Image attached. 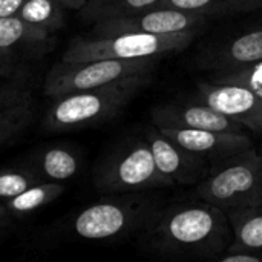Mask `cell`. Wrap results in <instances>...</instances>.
Segmentation results:
<instances>
[{"label":"cell","instance_id":"12","mask_svg":"<svg viewBox=\"0 0 262 262\" xmlns=\"http://www.w3.org/2000/svg\"><path fill=\"white\" fill-rule=\"evenodd\" d=\"M170 140L181 144L184 149L204 158L210 164L233 157L253 147L249 134L220 132L207 129H186V127H160Z\"/></svg>","mask_w":262,"mask_h":262},{"label":"cell","instance_id":"16","mask_svg":"<svg viewBox=\"0 0 262 262\" xmlns=\"http://www.w3.org/2000/svg\"><path fill=\"white\" fill-rule=\"evenodd\" d=\"M64 187L58 183H37L21 192L20 195L6 201V209L12 213H29L52 203L58 195H61Z\"/></svg>","mask_w":262,"mask_h":262},{"label":"cell","instance_id":"22","mask_svg":"<svg viewBox=\"0 0 262 262\" xmlns=\"http://www.w3.org/2000/svg\"><path fill=\"white\" fill-rule=\"evenodd\" d=\"M37 183H40L38 178L29 172L2 170L0 172V200L8 201Z\"/></svg>","mask_w":262,"mask_h":262},{"label":"cell","instance_id":"27","mask_svg":"<svg viewBox=\"0 0 262 262\" xmlns=\"http://www.w3.org/2000/svg\"><path fill=\"white\" fill-rule=\"evenodd\" d=\"M57 2H58V3H61V5L71 6V8H80V6L88 5L91 0H57Z\"/></svg>","mask_w":262,"mask_h":262},{"label":"cell","instance_id":"21","mask_svg":"<svg viewBox=\"0 0 262 262\" xmlns=\"http://www.w3.org/2000/svg\"><path fill=\"white\" fill-rule=\"evenodd\" d=\"M17 15L28 23L48 29L58 23L60 9L57 6V0H26Z\"/></svg>","mask_w":262,"mask_h":262},{"label":"cell","instance_id":"18","mask_svg":"<svg viewBox=\"0 0 262 262\" xmlns=\"http://www.w3.org/2000/svg\"><path fill=\"white\" fill-rule=\"evenodd\" d=\"M46 35V28L28 23L18 15L0 17V49H8L18 43L21 38L43 40Z\"/></svg>","mask_w":262,"mask_h":262},{"label":"cell","instance_id":"15","mask_svg":"<svg viewBox=\"0 0 262 262\" xmlns=\"http://www.w3.org/2000/svg\"><path fill=\"white\" fill-rule=\"evenodd\" d=\"M226 213L232 224L233 243L244 247L262 249V204L229 210Z\"/></svg>","mask_w":262,"mask_h":262},{"label":"cell","instance_id":"5","mask_svg":"<svg viewBox=\"0 0 262 262\" xmlns=\"http://www.w3.org/2000/svg\"><path fill=\"white\" fill-rule=\"evenodd\" d=\"M160 210L155 198L129 195L89 206L75 218L74 229L80 238L91 241L117 238L132 232H144Z\"/></svg>","mask_w":262,"mask_h":262},{"label":"cell","instance_id":"4","mask_svg":"<svg viewBox=\"0 0 262 262\" xmlns=\"http://www.w3.org/2000/svg\"><path fill=\"white\" fill-rule=\"evenodd\" d=\"M201 29L173 34H118L109 37L77 38L64 51L61 61L81 63L94 60H129L164 57L186 49Z\"/></svg>","mask_w":262,"mask_h":262},{"label":"cell","instance_id":"24","mask_svg":"<svg viewBox=\"0 0 262 262\" xmlns=\"http://www.w3.org/2000/svg\"><path fill=\"white\" fill-rule=\"evenodd\" d=\"M215 261L218 262H262V249L244 247L232 241L229 249L221 253Z\"/></svg>","mask_w":262,"mask_h":262},{"label":"cell","instance_id":"26","mask_svg":"<svg viewBox=\"0 0 262 262\" xmlns=\"http://www.w3.org/2000/svg\"><path fill=\"white\" fill-rule=\"evenodd\" d=\"M26 0H0V17L15 15Z\"/></svg>","mask_w":262,"mask_h":262},{"label":"cell","instance_id":"19","mask_svg":"<svg viewBox=\"0 0 262 262\" xmlns=\"http://www.w3.org/2000/svg\"><path fill=\"white\" fill-rule=\"evenodd\" d=\"M207 80L215 83H230V84L244 86L262 98V60L236 69L213 71L207 77Z\"/></svg>","mask_w":262,"mask_h":262},{"label":"cell","instance_id":"1","mask_svg":"<svg viewBox=\"0 0 262 262\" xmlns=\"http://www.w3.org/2000/svg\"><path fill=\"white\" fill-rule=\"evenodd\" d=\"M232 241L233 230L227 213L200 198L161 209L141 232L143 247L167 259L215 261Z\"/></svg>","mask_w":262,"mask_h":262},{"label":"cell","instance_id":"11","mask_svg":"<svg viewBox=\"0 0 262 262\" xmlns=\"http://www.w3.org/2000/svg\"><path fill=\"white\" fill-rule=\"evenodd\" d=\"M152 124L157 127H186L247 134V129L241 124L200 100L193 103L167 101L155 106L152 109Z\"/></svg>","mask_w":262,"mask_h":262},{"label":"cell","instance_id":"10","mask_svg":"<svg viewBox=\"0 0 262 262\" xmlns=\"http://www.w3.org/2000/svg\"><path fill=\"white\" fill-rule=\"evenodd\" d=\"M146 141L150 146L157 167L163 177L175 184H198L210 172V163L170 140L160 127L146 129Z\"/></svg>","mask_w":262,"mask_h":262},{"label":"cell","instance_id":"17","mask_svg":"<svg viewBox=\"0 0 262 262\" xmlns=\"http://www.w3.org/2000/svg\"><path fill=\"white\" fill-rule=\"evenodd\" d=\"M161 0H91L88 3V15L97 21L118 18L155 8Z\"/></svg>","mask_w":262,"mask_h":262},{"label":"cell","instance_id":"23","mask_svg":"<svg viewBox=\"0 0 262 262\" xmlns=\"http://www.w3.org/2000/svg\"><path fill=\"white\" fill-rule=\"evenodd\" d=\"M28 115H29V111L26 104L0 117V144L11 140L25 127Z\"/></svg>","mask_w":262,"mask_h":262},{"label":"cell","instance_id":"9","mask_svg":"<svg viewBox=\"0 0 262 262\" xmlns=\"http://www.w3.org/2000/svg\"><path fill=\"white\" fill-rule=\"evenodd\" d=\"M195 98L227 115L244 129L262 135V98L247 88L203 80L196 83Z\"/></svg>","mask_w":262,"mask_h":262},{"label":"cell","instance_id":"7","mask_svg":"<svg viewBox=\"0 0 262 262\" xmlns=\"http://www.w3.org/2000/svg\"><path fill=\"white\" fill-rule=\"evenodd\" d=\"M97 186L107 193H137L173 184L158 170L146 138H137L118 149L103 164Z\"/></svg>","mask_w":262,"mask_h":262},{"label":"cell","instance_id":"3","mask_svg":"<svg viewBox=\"0 0 262 262\" xmlns=\"http://www.w3.org/2000/svg\"><path fill=\"white\" fill-rule=\"evenodd\" d=\"M149 80L150 74H138L97 89L61 97L46 117L48 127L72 129L114 118L149 83Z\"/></svg>","mask_w":262,"mask_h":262},{"label":"cell","instance_id":"2","mask_svg":"<svg viewBox=\"0 0 262 262\" xmlns=\"http://www.w3.org/2000/svg\"><path fill=\"white\" fill-rule=\"evenodd\" d=\"M195 196L224 212L262 204V154L255 147L210 166Z\"/></svg>","mask_w":262,"mask_h":262},{"label":"cell","instance_id":"14","mask_svg":"<svg viewBox=\"0 0 262 262\" xmlns=\"http://www.w3.org/2000/svg\"><path fill=\"white\" fill-rule=\"evenodd\" d=\"M157 6L198 12L210 18L258 11L262 8V0H161Z\"/></svg>","mask_w":262,"mask_h":262},{"label":"cell","instance_id":"20","mask_svg":"<svg viewBox=\"0 0 262 262\" xmlns=\"http://www.w3.org/2000/svg\"><path fill=\"white\" fill-rule=\"evenodd\" d=\"M40 167L46 178L52 181H63L77 173L78 161L72 152L61 147H54L43 154Z\"/></svg>","mask_w":262,"mask_h":262},{"label":"cell","instance_id":"25","mask_svg":"<svg viewBox=\"0 0 262 262\" xmlns=\"http://www.w3.org/2000/svg\"><path fill=\"white\" fill-rule=\"evenodd\" d=\"M26 104H28V98L23 92L0 91V117Z\"/></svg>","mask_w":262,"mask_h":262},{"label":"cell","instance_id":"6","mask_svg":"<svg viewBox=\"0 0 262 262\" xmlns=\"http://www.w3.org/2000/svg\"><path fill=\"white\" fill-rule=\"evenodd\" d=\"M161 57H143L129 60H94L81 63L60 61L45 78V92L52 98L106 86L117 80L150 74Z\"/></svg>","mask_w":262,"mask_h":262},{"label":"cell","instance_id":"13","mask_svg":"<svg viewBox=\"0 0 262 262\" xmlns=\"http://www.w3.org/2000/svg\"><path fill=\"white\" fill-rule=\"evenodd\" d=\"M262 60V25L232 35L200 52V68L209 71L236 69Z\"/></svg>","mask_w":262,"mask_h":262},{"label":"cell","instance_id":"8","mask_svg":"<svg viewBox=\"0 0 262 262\" xmlns=\"http://www.w3.org/2000/svg\"><path fill=\"white\" fill-rule=\"evenodd\" d=\"M207 18L209 17L198 12L155 6L132 15L97 21L94 34L95 37H109L118 34H173L189 29H201Z\"/></svg>","mask_w":262,"mask_h":262},{"label":"cell","instance_id":"28","mask_svg":"<svg viewBox=\"0 0 262 262\" xmlns=\"http://www.w3.org/2000/svg\"><path fill=\"white\" fill-rule=\"evenodd\" d=\"M6 212H8L6 206H2V204H0V218H2V216H5V215H6Z\"/></svg>","mask_w":262,"mask_h":262}]
</instances>
